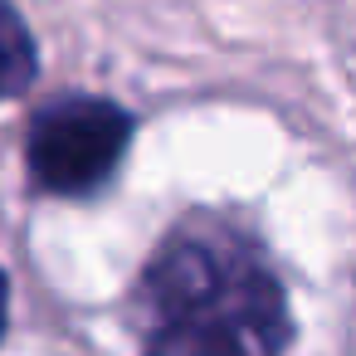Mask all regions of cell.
Returning <instances> with one entry per match:
<instances>
[{"label": "cell", "instance_id": "1", "mask_svg": "<svg viewBox=\"0 0 356 356\" xmlns=\"http://www.w3.org/2000/svg\"><path fill=\"white\" fill-rule=\"evenodd\" d=\"M142 356H288L293 307L268 254L220 220L181 225L142 268Z\"/></svg>", "mask_w": 356, "mask_h": 356}, {"label": "cell", "instance_id": "2", "mask_svg": "<svg viewBox=\"0 0 356 356\" xmlns=\"http://www.w3.org/2000/svg\"><path fill=\"white\" fill-rule=\"evenodd\" d=\"M137 118L98 93H59L49 98L25 132V171L30 186L59 200H88L113 186L127 161Z\"/></svg>", "mask_w": 356, "mask_h": 356}, {"label": "cell", "instance_id": "3", "mask_svg": "<svg viewBox=\"0 0 356 356\" xmlns=\"http://www.w3.org/2000/svg\"><path fill=\"white\" fill-rule=\"evenodd\" d=\"M40 79V44L15 0H0V103L25 98Z\"/></svg>", "mask_w": 356, "mask_h": 356}, {"label": "cell", "instance_id": "4", "mask_svg": "<svg viewBox=\"0 0 356 356\" xmlns=\"http://www.w3.org/2000/svg\"><path fill=\"white\" fill-rule=\"evenodd\" d=\"M6 327H10V278L0 268V341H6Z\"/></svg>", "mask_w": 356, "mask_h": 356}]
</instances>
